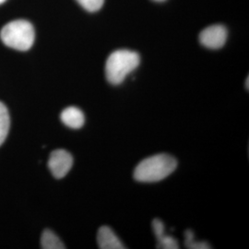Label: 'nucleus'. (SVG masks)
Segmentation results:
<instances>
[{"mask_svg":"<svg viewBox=\"0 0 249 249\" xmlns=\"http://www.w3.org/2000/svg\"><path fill=\"white\" fill-rule=\"evenodd\" d=\"M97 243L101 249H125L122 242L118 238L110 227L102 226L97 233Z\"/></svg>","mask_w":249,"mask_h":249,"instance_id":"nucleus-6","label":"nucleus"},{"mask_svg":"<svg viewBox=\"0 0 249 249\" xmlns=\"http://www.w3.org/2000/svg\"><path fill=\"white\" fill-rule=\"evenodd\" d=\"M227 39V30L223 25L207 27L199 35L201 45L210 49H219L223 47Z\"/></svg>","mask_w":249,"mask_h":249,"instance_id":"nucleus-5","label":"nucleus"},{"mask_svg":"<svg viewBox=\"0 0 249 249\" xmlns=\"http://www.w3.org/2000/svg\"><path fill=\"white\" fill-rule=\"evenodd\" d=\"M178 160L169 154H157L141 161L134 171V178L143 183L158 182L177 169Z\"/></svg>","mask_w":249,"mask_h":249,"instance_id":"nucleus-1","label":"nucleus"},{"mask_svg":"<svg viewBox=\"0 0 249 249\" xmlns=\"http://www.w3.org/2000/svg\"><path fill=\"white\" fill-rule=\"evenodd\" d=\"M63 124L71 128L78 129L85 123V116L83 112L78 107H70L64 109L60 115Z\"/></svg>","mask_w":249,"mask_h":249,"instance_id":"nucleus-7","label":"nucleus"},{"mask_svg":"<svg viewBox=\"0 0 249 249\" xmlns=\"http://www.w3.org/2000/svg\"><path fill=\"white\" fill-rule=\"evenodd\" d=\"M10 126L9 111L6 106L0 102V146L6 141Z\"/></svg>","mask_w":249,"mask_h":249,"instance_id":"nucleus-9","label":"nucleus"},{"mask_svg":"<svg viewBox=\"0 0 249 249\" xmlns=\"http://www.w3.org/2000/svg\"><path fill=\"white\" fill-rule=\"evenodd\" d=\"M0 38L8 47L18 51H28L35 43L36 32L31 22L18 19L10 21L3 27Z\"/></svg>","mask_w":249,"mask_h":249,"instance_id":"nucleus-3","label":"nucleus"},{"mask_svg":"<svg viewBox=\"0 0 249 249\" xmlns=\"http://www.w3.org/2000/svg\"><path fill=\"white\" fill-rule=\"evenodd\" d=\"M73 157L69 151L58 149L52 151L48 160V167L53 178H65L71 169Z\"/></svg>","mask_w":249,"mask_h":249,"instance_id":"nucleus-4","label":"nucleus"},{"mask_svg":"<svg viewBox=\"0 0 249 249\" xmlns=\"http://www.w3.org/2000/svg\"><path fill=\"white\" fill-rule=\"evenodd\" d=\"M41 248L44 249H64V246L60 238L51 230L46 229L43 231L41 237Z\"/></svg>","mask_w":249,"mask_h":249,"instance_id":"nucleus-8","label":"nucleus"},{"mask_svg":"<svg viewBox=\"0 0 249 249\" xmlns=\"http://www.w3.org/2000/svg\"><path fill=\"white\" fill-rule=\"evenodd\" d=\"M5 1H6V0H0V5H1V4H3Z\"/></svg>","mask_w":249,"mask_h":249,"instance_id":"nucleus-15","label":"nucleus"},{"mask_svg":"<svg viewBox=\"0 0 249 249\" xmlns=\"http://www.w3.org/2000/svg\"><path fill=\"white\" fill-rule=\"evenodd\" d=\"M158 245L157 248L161 249H179V244L176 238L173 236L167 235L166 233L161 236L159 239H157Z\"/></svg>","mask_w":249,"mask_h":249,"instance_id":"nucleus-11","label":"nucleus"},{"mask_svg":"<svg viewBox=\"0 0 249 249\" xmlns=\"http://www.w3.org/2000/svg\"><path fill=\"white\" fill-rule=\"evenodd\" d=\"M185 245L187 249H212L207 242H196L194 231L191 230L185 231Z\"/></svg>","mask_w":249,"mask_h":249,"instance_id":"nucleus-10","label":"nucleus"},{"mask_svg":"<svg viewBox=\"0 0 249 249\" xmlns=\"http://www.w3.org/2000/svg\"><path fill=\"white\" fill-rule=\"evenodd\" d=\"M80 6L84 9L89 12H95L99 9H102V7L105 4V0H76Z\"/></svg>","mask_w":249,"mask_h":249,"instance_id":"nucleus-12","label":"nucleus"},{"mask_svg":"<svg viewBox=\"0 0 249 249\" xmlns=\"http://www.w3.org/2000/svg\"><path fill=\"white\" fill-rule=\"evenodd\" d=\"M246 83H247V89H249V77L247 78V82Z\"/></svg>","mask_w":249,"mask_h":249,"instance_id":"nucleus-14","label":"nucleus"},{"mask_svg":"<svg viewBox=\"0 0 249 249\" xmlns=\"http://www.w3.org/2000/svg\"><path fill=\"white\" fill-rule=\"evenodd\" d=\"M154 1H158V2H161V1H164V0H154Z\"/></svg>","mask_w":249,"mask_h":249,"instance_id":"nucleus-16","label":"nucleus"},{"mask_svg":"<svg viewBox=\"0 0 249 249\" xmlns=\"http://www.w3.org/2000/svg\"><path fill=\"white\" fill-rule=\"evenodd\" d=\"M141 63V56L130 50H116L106 63V76L113 85L121 84L127 75L134 71Z\"/></svg>","mask_w":249,"mask_h":249,"instance_id":"nucleus-2","label":"nucleus"},{"mask_svg":"<svg viewBox=\"0 0 249 249\" xmlns=\"http://www.w3.org/2000/svg\"><path fill=\"white\" fill-rule=\"evenodd\" d=\"M152 229L155 234L156 239H159L161 236L165 234V226L164 223H162L159 219H155L152 222Z\"/></svg>","mask_w":249,"mask_h":249,"instance_id":"nucleus-13","label":"nucleus"}]
</instances>
